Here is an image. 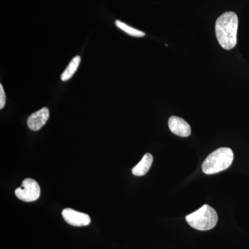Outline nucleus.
Masks as SVG:
<instances>
[{
    "label": "nucleus",
    "mask_w": 249,
    "mask_h": 249,
    "mask_svg": "<svg viewBox=\"0 0 249 249\" xmlns=\"http://www.w3.org/2000/svg\"><path fill=\"white\" fill-rule=\"evenodd\" d=\"M238 18L234 12H226L216 21L215 34L223 49L231 50L237 45Z\"/></svg>",
    "instance_id": "obj_1"
},
{
    "label": "nucleus",
    "mask_w": 249,
    "mask_h": 249,
    "mask_svg": "<svg viewBox=\"0 0 249 249\" xmlns=\"http://www.w3.org/2000/svg\"><path fill=\"white\" fill-rule=\"evenodd\" d=\"M233 152L229 147H220L210 154L202 163L205 174L213 175L227 169L233 160Z\"/></svg>",
    "instance_id": "obj_2"
},
{
    "label": "nucleus",
    "mask_w": 249,
    "mask_h": 249,
    "mask_svg": "<svg viewBox=\"0 0 249 249\" xmlns=\"http://www.w3.org/2000/svg\"><path fill=\"white\" fill-rule=\"evenodd\" d=\"M186 219L193 229L209 231L215 227L218 222V215L215 210L206 204L196 212L188 214Z\"/></svg>",
    "instance_id": "obj_3"
},
{
    "label": "nucleus",
    "mask_w": 249,
    "mask_h": 249,
    "mask_svg": "<svg viewBox=\"0 0 249 249\" xmlns=\"http://www.w3.org/2000/svg\"><path fill=\"white\" fill-rule=\"evenodd\" d=\"M40 193L38 183L31 178H25L22 181V186L18 187L15 191L18 199L26 202L37 200L40 198Z\"/></svg>",
    "instance_id": "obj_4"
},
{
    "label": "nucleus",
    "mask_w": 249,
    "mask_h": 249,
    "mask_svg": "<svg viewBox=\"0 0 249 249\" xmlns=\"http://www.w3.org/2000/svg\"><path fill=\"white\" fill-rule=\"evenodd\" d=\"M62 215L65 222L73 227H85L91 223V219L88 214L71 209H64Z\"/></svg>",
    "instance_id": "obj_5"
},
{
    "label": "nucleus",
    "mask_w": 249,
    "mask_h": 249,
    "mask_svg": "<svg viewBox=\"0 0 249 249\" xmlns=\"http://www.w3.org/2000/svg\"><path fill=\"white\" fill-rule=\"evenodd\" d=\"M49 118V109L47 107H43L40 110L36 111L31 114L27 119V124L29 128L32 131L40 130L48 121Z\"/></svg>",
    "instance_id": "obj_6"
},
{
    "label": "nucleus",
    "mask_w": 249,
    "mask_h": 249,
    "mask_svg": "<svg viewBox=\"0 0 249 249\" xmlns=\"http://www.w3.org/2000/svg\"><path fill=\"white\" fill-rule=\"evenodd\" d=\"M168 126L170 131L178 137H188L191 134L190 124L178 116H171L168 121Z\"/></svg>",
    "instance_id": "obj_7"
},
{
    "label": "nucleus",
    "mask_w": 249,
    "mask_h": 249,
    "mask_svg": "<svg viewBox=\"0 0 249 249\" xmlns=\"http://www.w3.org/2000/svg\"><path fill=\"white\" fill-rule=\"evenodd\" d=\"M152 163H153V157L151 154H145L138 164L132 168V174L137 177L144 176L151 168Z\"/></svg>",
    "instance_id": "obj_8"
},
{
    "label": "nucleus",
    "mask_w": 249,
    "mask_h": 249,
    "mask_svg": "<svg viewBox=\"0 0 249 249\" xmlns=\"http://www.w3.org/2000/svg\"><path fill=\"white\" fill-rule=\"evenodd\" d=\"M80 61H81V58H80L79 55H77V56L72 59L71 61L70 62V63L67 66L66 70L64 71L63 73H62L61 76H60L62 81L65 82L71 79V77L73 76V74L76 73L77 70H78Z\"/></svg>",
    "instance_id": "obj_9"
},
{
    "label": "nucleus",
    "mask_w": 249,
    "mask_h": 249,
    "mask_svg": "<svg viewBox=\"0 0 249 249\" xmlns=\"http://www.w3.org/2000/svg\"><path fill=\"white\" fill-rule=\"evenodd\" d=\"M116 27H119V29H121L125 32L126 34L131 36H134V37H141L145 36V34L142 31L137 30V29H134V28L129 27L127 24H124V23L121 22L119 20H116L115 22Z\"/></svg>",
    "instance_id": "obj_10"
},
{
    "label": "nucleus",
    "mask_w": 249,
    "mask_h": 249,
    "mask_svg": "<svg viewBox=\"0 0 249 249\" xmlns=\"http://www.w3.org/2000/svg\"><path fill=\"white\" fill-rule=\"evenodd\" d=\"M6 94L2 85H0V109H2L6 105Z\"/></svg>",
    "instance_id": "obj_11"
}]
</instances>
